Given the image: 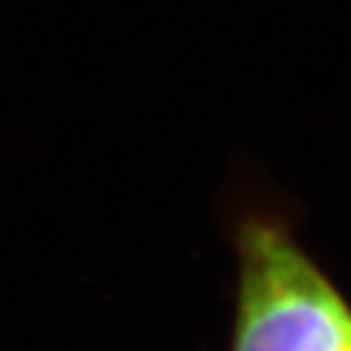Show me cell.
Instances as JSON below:
<instances>
[{
  "label": "cell",
  "instance_id": "1",
  "mask_svg": "<svg viewBox=\"0 0 351 351\" xmlns=\"http://www.w3.org/2000/svg\"><path fill=\"white\" fill-rule=\"evenodd\" d=\"M229 351H351V302L278 213L242 216Z\"/></svg>",
  "mask_w": 351,
  "mask_h": 351
}]
</instances>
